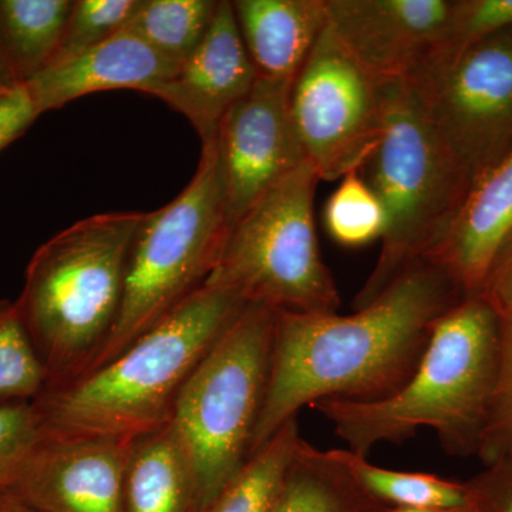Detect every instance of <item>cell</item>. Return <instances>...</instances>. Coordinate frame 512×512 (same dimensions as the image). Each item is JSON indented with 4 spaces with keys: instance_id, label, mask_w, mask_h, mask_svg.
<instances>
[{
    "instance_id": "52a82bcc",
    "label": "cell",
    "mask_w": 512,
    "mask_h": 512,
    "mask_svg": "<svg viewBox=\"0 0 512 512\" xmlns=\"http://www.w3.org/2000/svg\"><path fill=\"white\" fill-rule=\"evenodd\" d=\"M228 232L220 164L211 144L202 147L197 171L181 194L144 214L128 251L116 325L84 373L119 356L200 289L217 265Z\"/></svg>"
},
{
    "instance_id": "ba28073f",
    "label": "cell",
    "mask_w": 512,
    "mask_h": 512,
    "mask_svg": "<svg viewBox=\"0 0 512 512\" xmlns=\"http://www.w3.org/2000/svg\"><path fill=\"white\" fill-rule=\"evenodd\" d=\"M319 183L318 171L305 161L266 192L229 229L205 284L275 312H338V288L320 254L316 235Z\"/></svg>"
},
{
    "instance_id": "9a60e30c",
    "label": "cell",
    "mask_w": 512,
    "mask_h": 512,
    "mask_svg": "<svg viewBox=\"0 0 512 512\" xmlns=\"http://www.w3.org/2000/svg\"><path fill=\"white\" fill-rule=\"evenodd\" d=\"M178 64L165 59L140 36L123 28L70 62L47 67L25 84L39 114L107 90L151 94L173 79Z\"/></svg>"
},
{
    "instance_id": "603a6c76",
    "label": "cell",
    "mask_w": 512,
    "mask_h": 512,
    "mask_svg": "<svg viewBox=\"0 0 512 512\" xmlns=\"http://www.w3.org/2000/svg\"><path fill=\"white\" fill-rule=\"evenodd\" d=\"M218 0H140L124 28L180 66L207 35Z\"/></svg>"
},
{
    "instance_id": "484cf974",
    "label": "cell",
    "mask_w": 512,
    "mask_h": 512,
    "mask_svg": "<svg viewBox=\"0 0 512 512\" xmlns=\"http://www.w3.org/2000/svg\"><path fill=\"white\" fill-rule=\"evenodd\" d=\"M138 5L140 0H74L62 42L49 67L70 62L106 42L127 25Z\"/></svg>"
},
{
    "instance_id": "cb8c5ba5",
    "label": "cell",
    "mask_w": 512,
    "mask_h": 512,
    "mask_svg": "<svg viewBox=\"0 0 512 512\" xmlns=\"http://www.w3.org/2000/svg\"><path fill=\"white\" fill-rule=\"evenodd\" d=\"M49 384L15 301L0 298V406L33 402Z\"/></svg>"
},
{
    "instance_id": "d6986e66",
    "label": "cell",
    "mask_w": 512,
    "mask_h": 512,
    "mask_svg": "<svg viewBox=\"0 0 512 512\" xmlns=\"http://www.w3.org/2000/svg\"><path fill=\"white\" fill-rule=\"evenodd\" d=\"M360 487L339 448L319 450L299 440L272 512H382Z\"/></svg>"
},
{
    "instance_id": "4fadbf2b",
    "label": "cell",
    "mask_w": 512,
    "mask_h": 512,
    "mask_svg": "<svg viewBox=\"0 0 512 512\" xmlns=\"http://www.w3.org/2000/svg\"><path fill=\"white\" fill-rule=\"evenodd\" d=\"M131 440L42 436L8 490L40 512H123Z\"/></svg>"
},
{
    "instance_id": "836d02e7",
    "label": "cell",
    "mask_w": 512,
    "mask_h": 512,
    "mask_svg": "<svg viewBox=\"0 0 512 512\" xmlns=\"http://www.w3.org/2000/svg\"><path fill=\"white\" fill-rule=\"evenodd\" d=\"M382 512H471L470 508H399L386 507Z\"/></svg>"
},
{
    "instance_id": "6da1fadb",
    "label": "cell",
    "mask_w": 512,
    "mask_h": 512,
    "mask_svg": "<svg viewBox=\"0 0 512 512\" xmlns=\"http://www.w3.org/2000/svg\"><path fill=\"white\" fill-rule=\"evenodd\" d=\"M467 298L446 268L421 259L352 315L275 312L268 386L249 456L319 400L392 396L416 372L436 323Z\"/></svg>"
},
{
    "instance_id": "e0dca14e",
    "label": "cell",
    "mask_w": 512,
    "mask_h": 512,
    "mask_svg": "<svg viewBox=\"0 0 512 512\" xmlns=\"http://www.w3.org/2000/svg\"><path fill=\"white\" fill-rule=\"evenodd\" d=\"M239 33L258 77L293 80L328 23L325 0H235Z\"/></svg>"
},
{
    "instance_id": "44dd1931",
    "label": "cell",
    "mask_w": 512,
    "mask_h": 512,
    "mask_svg": "<svg viewBox=\"0 0 512 512\" xmlns=\"http://www.w3.org/2000/svg\"><path fill=\"white\" fill-rule=\"evenodd\" d=\"M298 417L289 420L244 466L204 512H272L299 440Z\"/></svg>"
},
{
    "instance_id": "f1b7e54d",
    "label": "cell",
    "mask_w": 512,
    "mask_h": 512,
    "mask_svg": "<svg viewBox=\"0 0 512 512\" xmlns=\"http://www.w3.org/2000/svg\"><path fill=\"white\" fill-rule=\"evenodd\" d=\"M505 30H512V0H457L450 35L441 47L464 49Z\"/></svg>"
},
{
    "instance_id": "1f68e13d",
    "label": "cell",
    "mask_w": 512,
    "mask_h": 512,
    "mask_svg": "<svg viewBox=\"0 0 512 512\" xmlns=\"http://www.w3.org/2000/svg\"><path fill=\"white\" fill-rule=\"evenodd\" d=\"M480 295L501 319H512V232L495 255Z\"/></svg>"
},
{
    "instance_id": "f546056e",
    "label": "cell",
    "mask_w": 512,
    "mask_h": 512,
    "mask_svg": "<svg viewBox=\"0 0 512 512\" xmlns=\"http://www.w3.org/2000/svg\"><path fill=\"white\" fill-rule=\"evenodd\" d=\"M467 485L471 512H512V456L484 466Z\"/></svg>"
},
{
    "instance_id": "83f0119b",
    "label": "cell",
    "mask_w": 512,
    "mask_h": 512,
    "mask_svg": "<svg viewBox=\"0 0 512 512\" xmlns=\"http://www.w3.org/2000/svg\"><path fill=\"white\" fill-rule=\"evenodd\" d=\"M42 436V424L32 402L0 406V490L12 487Z\"/></svg>"
},
{
    "instance_id": "30bf717a",
    "label": "cell",
    "mask_w": 512,
    "mask_h": 512,
    "mask_svg": "<svg viewBox=\"0 0 512 512\" xmlns=\"http://www.w3.org/2000/svg\"><path fill=\"white\" fill-rule=\"evenodd\" d=\"M384 89L326 23L289 96L296 136L320 181L360 171L373 156L384 133Z\"/></svg>"
},
{
    "instance_id": "e575fe53",
    "label": "cell",
    "mask_w": 512,
    "mask_h": 512,
    "mask_svg": "<svg viewBox=\"0 0 512 512\" xmlns=\"http://www.w3.org/2000/svg\"><path fill=\"white\" fill-rule=\"evenodd\" d=\"M9 90L12 89H9V87L6 86V84L3 83L2 80H0V96H2L3 93L9 92Z\"/></svg>"
},
{
    "instance_id": "d4e9b609",
    "label": "cell",
    "mask_w": 512,
    "mask_h": 512,
    "mask_svg": "<svg viewBox=\"0 0 512 512\" xmlns=\"http://www.w3.org/2000/svg\"><path fill=\"white\" fill-rule=\"evenodd\" d=\"M325 227L342 247L359 248L382 239L386 214L360 171H350L325 205Z\"/></svg>"
},
{
    "instance_id": "d6a6232c",
    "label": "cell",
    "mask_w": 512,
    "mask_h": 512,
    "mask_svg": "<svg viewBox=\"0 0 512 512\" xmlns=\"http://www.w3.org/2000/svg\"><path fill=\"white\" fill-rule=\"evenodd\" d=\"M0 512H40L10 490H0Z\"/></svg>"
},
{
    "instance_id": "8992f818",
    "label": "cell",
    "mask_w": 512,
    "mask_h": 512,
    "mask_svg": "<svg viewBox=\"0 0 512 512\" xmlns=\"http://www.w3.org/2000/svg\"><path fill=\"white\" fill-rule=\"evenodd\" d=\"M275 311L248 303L202 357L175 402L170 427L190 461L201 512L249 458L264 404Z\"/></svg>"
},
{
    "instance_id": "7c38bea8",
    "label": "cell",
    "mask_w": 512,
    "mask_h": 512,
    "mask_svg": "<svg viewBox=\"0 0 512 512\" xmlns=\"http://www.w3.org/2000/svg\"><path fill=\"white\" fill-rule=\"evenodd\" d=\"M328 25L380 83L406 82L447 42L457 0H325Z\"/></svg>"
},
{
    "instance_id": "9c48e42d",
    "label": "cell",
    "mask_w": 512,
    "mask_h": 512,
    "mask_svg": "<svg viewBox=\"0 0 512 512\" xmlns=\"http://www.w3.org/2000/svg\"><path fill=\"white\" fill-rule=\"evenodd\" d=\"M404 83L470 187L511 153L512 30L441 47Z\"/></svg>"
},
{
    "instance_id": "7a4b0ae2",
    "label": "cell",
    "mask_w": 512,
    "mask_h": 512,
    "mask_svg": "<svg viewBox=\"0 0 512 512\" xmlns=\"http://www.w3.org/2000/svg\"><path fill=\"white\" fill-rule=\"evenodd\" d=\"M247 305L202 285L110 362L49 384L32 402L43 436L134 439L168 426L188 377Z\"/></svg>"
},
{
    "instance_id": "3957f363",
    "label": "cell",
    "mask_w": 512,
    "mask_h": 512,
    "mask_svg": "<svg viewBox=\"0 0 512 512\" xmlns=\"http://www.w3.org/2000/svg\"><path fill=\"white\" fill-rule=\"evenodd\" d=\"M501 323L483 296H468L436 323L416 372L392 396L313 407L359 456L402 444L420 429L436 431L448 456H478L500 369Z\"/></svg>"
},
{
    "instance_id": "4dcf8cb0",
    "label": "cell",
    "mask_w": 512,
    "mask_h": 512,
    "mask_svg": "<svg viewBox=\"0 0 512 512\" xmlns=\"http://www.w3.org/2000/svg\"><path fill=\"white\" fill-rule=\"evenodd\" d=\"M39 116L25 86L3 93L0 96V151L22 137Z\"/></svg>"
},
{
    "instance_id": "277c9868",
    "label": "cell",
    "mask_w": 512,
    "mask_h": 512,
    "mask_svg": "<svg viewBox=\"0 0 512 512\" xmlns=\"http://www.w3.org/2000/svg\"><path fill=\"white\" fill-rule=\"evenodd\" d=\"M144 214L107 212L77 221L30 258L15 303L49 384L83 375L109 340Z\"/></svg>"
},
{
    "instance_id": "7402d4cb",
    "label": "cell",
    "mask_w": 512,
    "mask_h": 512,
    "mask_svg": "<svg viewBox=\"0 0 512 512\" xmlns=\"http://www.w3.org/2000/svg\"><path fill=\"white\" fill-rule=\"evenodd\" d=\"M339 453L360 487L384 507L461 508L468 504L467 483L436 474L377 467L348 448H339Z\"/></svg>"
},
{
    "instance_id": "2e32d148",
    "label": "cell",
    "mask_w": 512,
    "mask_h": 512,
    "mask_svg": "<svg viewBox=\"0 0 512 512\" xmlns=\"http://www.w3.org/2000/svg\"><path fill=\"white\" fill-rule=\"evenodd\" d=\"M512 232V151L471 187L453 224L430 255L467 296L480 295L498 249Z\"/></svg>"
},
{
    "instance_id": "8fae6325",
    "label": "cell",
    "mask_w": 512,
    "mask_h": 512,
    "mask_svg": "<svg viewBox=\"0 0 512 512\" xmlns=\"http://www.w3.org/2000/svg\"><path fill=\"white\" fill-rule=\"evenodd\" d=\"M292 82L258 77L221 121L214 144L229 229L308 161L289 111Z\"/></svg>"
},
{
    "instance_id": "5b68a950",
    "label": "cell",
    "mask_w": 512,
    "mask_h": 512,
    "mask_svg": "<svg viewBox=\"0 0 512 512\" xmlns=\"http://www.w3.org/2000/svg\"><path fill=\"white\" fill-rule=\"evenodd\" d=\"M360 174L382 202L386 229L353 311L375 301L407 268L430 255L471 188L404 82L386 84L383 138Z\"/></svg>"
},
{
    "instance_id": "4316f807",
    "label": "cell",
    "mask_w": 512,
    "mask_h": 512,
    "mask_svg": "<svg viewBox=\"0 0 512 512\" xmlns=\"http://www.w3.org/2000/svg\"><path fill=\"white\" fill-rule=\"evenodd\" d=\"M501 355L478 458L483 466L512 456V319H501Z\"/></svg>"
},
{
    "instance_id": "5bb4252c",
    "label": "cell",
    "mask_w": 512,
    "mask_h": 512,
    "mask_svg": "<svg viewBox=\"0 0 512 512\" xmlns=\"http://www.w3.org/2000/svg\"><path fill=\"white\" fill-rule=\"evenodd\" d=\"M258 73L239 33L232 2L218 0L207 35L178 67L173 79L151 96L190 120L202 147L217 140L221 121L244 99Z\"/></svg>"
},
{
    "instance_id": "ac0fdd59",
    "label": "cell",
    "mask_w": 512,
    "mask_h": 512,
    "mask_svg": "<svg viewBox=\"0 0 512 512\" xmlns=\"http://www.w3.org/2000/svg\"><path fill=\"white\" fill-rule=\"evenodd\" d=\"M123 512H201L190 461L170 424L134 437L124 466Z\"/></svg>"
},
{
    "instance_id": "ffe728a7",
    "label": "cell",
    "mask_w": 512,
    "mask_h": 512,
    "mask_svg": "<svg viewBox=\"0 0 512 512\" xmlns=\"http://www.w3.org/2000/svg\"><path fill=\"white\" fill-rule=\"evenodd\" d=\"M74 0H0V80L25 86L49 67Z\"/></svg>"
}]
</instances>
